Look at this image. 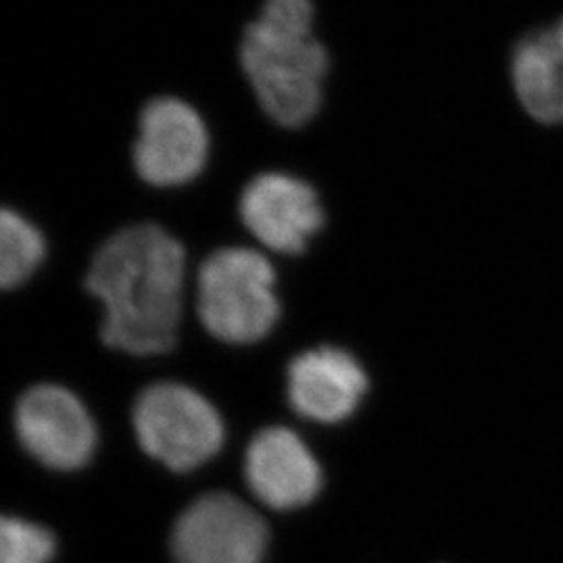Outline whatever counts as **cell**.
<instances>
[{
	"label": "cell",
	"mask_w": 563,
	"mask_h": 563,
	"mask_svg": "<svg viewBox=\"0 0 563 563\" xmlns=\"http://www.w3.org/2000/svg\"><path fill=\"white\" fill-rule=\"evenodd\" d=\"M15 430L32 457L60 472L80 470L97 449V428L84 402L55 384H41L21 395Z\"/></svg>",
	"instance_id": "cell-8"
},
{
	"label": "cell",
	"mask_w": 563,
	"mask_h": 563,
	"mask_svg": "<svg viewBox=\"0 0 563 563\" xmlns=\"http://www.w3.org/2000/svg\"><path fill=\"white\" fill-rule=\"evenodd\" d=\"M509 80L530 120L547 128L563 125V48L553 25L518 38L509 57Z\"/></svg>",
	"instance_id": "cell-11"
},
{
	"label": "cell",
	"mask_w": 563,
	"mask_h": 563,
	"mask_svg": "<svg viewBox=\"0 0 563 563\" xmlns=\"http://www.w3.org/2000/svg\"><path fill=\"white\" fill-rule=\"evenodd\" d=\"M197 311L209 334L220 341H262L280 318L272 263L244 246L211 253L197 278Z\"/></svg>",
	"instance_id": "cell-3"
},
{
	"label": "cell",
	"mask_w": 563,
	"mask_h": 563,
	"mask_svg": "<svg viewBox=\"0 0 563 563\" xmlns=\"http://www.w3.org/2000/svg\"><path fill=\"white\" fill-rule=\"evenodd\" d=\"M186 251L157 223L125 225L102 242L86 276V290L104 309L107 346L132 355L174 349L181 320Z\"/></svg>",
	"instance_id": "cell-1"
},
{
	"label": "cell",
	"mask_w": 563,
	"mask_h": 563,
	"mask_svg": "<svg viewBox=\"0 0 563 563\" xmlns=\"http://www.w3.org/2000/svg\"><path fill=\"white\" fill-rule=\"evenodd\" d=\"M239 216L255 241L280 255H301L325 225L318 190L286 172H265L249 181Z\"/></svg>",
	"instance_id": "cell-7"
},
{
	"label": "cell",
	"mask_w": 563,
	"mask_h": 563,
	"mask_svg": "<svg viewBox=\"0 0 563 563\" xmlns=\"http://www.w3.org/2000/svg\"><path fill=\"white\" fill-rule=\"evenodd\" d=\"M134 430L146 455L174 472L209 462L223 444V423L213 405L184 384L144 388L134 405Z\"/></svg>",
	"instance_id": "cell-4"
},
{
	"label": "cell",
	"mask_w": 563,
	"mask_h": 563,
	"mask_svg": "<svg viewBox=\"0 0 563 563\" xmlns=\"http://www.w3.org/2000/svg\"><path fill=\"white\" fill-rule=\"evenodd\" d=\"M209 153V128L190 102L159 97L144 104L132 151L134 169L144 184L181 188L201 176Z\"/></svg>",
	"instance_id": "cell-5"
},
{
	"label": "cell",
	"mask_w": 563,
	"mask_h": 563,
	"mask_svg": "<svg viewBox=\"0 0 563 563\" xmlns=\"http://www.w3.org/2000/svg\"><path fill=\"white\" fill-rule=\"evenodd\" d=\"M46 260V239L38 225L15 209L0 218V284L4 290L30 280Z\"/></svg>",
	"instance_id": "cell-12"
},
{
	"label": "cell",
	"mask_w": 563,
	"mask_h": 563,
	"mask_svg": "<svg viewBox=\"0 0 563 563\" xmlns=\"http://www.w3.org/2000/svg\"><path fill=\"white\" fill-rule=\"evenodd\" d=\"M553 30H555V36H558V41H560V44H562L563 48V15L560 18V20L553 23Z\"/></svg>",
	"instance_id": "cell-14"
},
{
	"label": "cell",
	"mask_w": 563,
	"mask_h": 563,
	"mask_svg": "<svg viewBox=\"0 0 563 563\" xmlns=\"http://www.w3.org/2000/svg\"><path fill=\"white\" fill-rule=\"evenodd\" d=\"M313 27V0H265L242 34V71L263 113L286 130L311 123L322 109L330 53Z\"/></svg>",
	"instance_id": "cell-2"
},
{
	"label": "cell",
	"mask_w": 563,
	"mask_h": 563,
	"mask_svg": "<svg viewBox=\"0 0 563 563\" xmlns=\"http://www.w3.org/2000/svg\"><path fill=\"white\" fill-rule=\"evenodd\" d=\"M267 526L262 516L228 493H207L174 523V563H262Z\"/></svg>",
	"instance_id": "cell-6"
},
{
	"label": "cell",
	"mask_w": 563,
	"mask_h": 563,
	"mask_svg": "<svg viewBox=\"0 0 563 563\" xmlns=\"http://www.w3.org/2000/svg\"><path fill=\"white\" fill-rule=\"evenodd\" d=\"M55 555V537L38 523L2 518L0 563H48Z\"/></svg>",
	"instance_id": "cell-13"
},
{
	"label": "cell",
	"mask_w": 563,
	"mask_h": 563,
	"mask_svg": "<svg viewBox=\"0 0 563 563\" xmlns=\"http://www.w3.org/2000/svg\"><path fill=\"white\" fill-rule=\"evenodd\" d=\"M244 478L263 505L278 511L311 504L322 488V470L311 451L282 426L265 428L251 441Z\"/></svg>",
	"instance_id": "cell-9"
},
{
	"label": "cell",
	"mask_w": 563,
	"mask_h": 563,
	"mask_svg": "<svg viewBox=\"0 0 563 563\" xmlns=\"http://www.w3.org/2000/svg\"><path fill=\"white\" fill-rule=\"evenodd\" d=\"M367 378L357 360L336 346L301 353L288 367V399L292 409L313 422L346 420L362 401Z\"/></svg>",
	"instance_id": "cell-10"
}]
</instances>
